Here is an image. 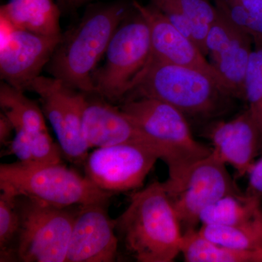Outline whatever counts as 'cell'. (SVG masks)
I'll list each match as a JSON object with an SVG mask.
<instances>
[{
	"mask_svg": "<svg viewBox=\"0 0 262 262\" xmlns=\"http://www.w3.org/2000/svg\"><path fill=\"white\" fill-rule=\"evenodd\" d=\"M115 227L136 261L171 262L181 253L182 225L163 183L158 181L133 194Z\"/></svg>",
	"mask_w": 262,
	"mask_h": 262,
	"instance_id": "obj_2",
	"label": "cell"
},
{
	"mask_svg": "<svg viewBox=\"0 0 262 262\" xmlns=\"http://www.w3.org/2000/svg\"><path fill=\"white\" fill-rule=\"evenodd\" d=\"M0 189L57 208L106 202L112 194L62 163L2 164Z\"/></svg>",
	"mask_w": 262,
	"mask_h": 262,
	"instance_id": "obj_4",
	"label": "cell"
},
{
	"mask_svg": "<svg viewBox=\"0 0 262 262\" xmlns=\"http://www.w3.org/2000/svg\"><path fill=\"white\" fill-rule=\"evenodd\" d=\"M230 97L206 72L151 57L147 69L123 102L139 98L160 100L184 115L208 116ZM122 102V103H123Z\"/></svg>",
	"mask_w": 262,
	"mask_h": 262,
	"instance_id": "obj_3",
	"label": "cell"
},
{
	"mask_svg": "<svg viewBox=\"0 0 262 262\" xmlns=\"http://www.w3.org/2000/svg\"><path fill=\"white\" fill-rule=\"evenodd\" d=\"M0 106L17 130L28 132L48 130L42 108L7 82L0 84Z\"/></svg>",
	"mask_w": 262,
	"mask_h": 262,
	"instance_id": "obj_21",
	"label": "cell"
},
{
	"mask_svg": "<svg viewBox=\"0 0 262 262\" xmlns=\"http://www.w3.org/2000/svg\"><path fill=\"white\" fill-rule=\"evenodd\" d=\"M131 3L149 27L153 57L206 72L216 80L232 98L227 85L194 40L170 23L151 3L142 5L137 0H132Z\"/></svg>",
	"mask_w": 262,
	"mask_h": 262,
	"instance_id": "obj_14",
	"label": "cell"
},
{
	"mask_svg": "<svg viewBox=\"0 0 262 262\" xmlns=\"http://www.w3.org/2000/svg\"><path fill=\"white\" fill-rule=\"evenodd\" d=\"M104 56V63L92 75L94 94L120 104L144 75L152 57L149 27L134 6L115 31Z\"/></svg>",
	"mask_w": 262,
	"mask_h": 262,
	"instance_id": "obj_6",
	"label": "cell"
},
{
	"mask_svg": "<svg viewBox=\"0 0 262 262\" xmlns=\"http://www.w3.org/2000/svg\"><path fill=\"white\" fill-rule=\"evenodd\" d=\"M106 202L79 206L72 227L65 262H113L118 238L115 221L108 216Z\"/></svg>",
	"mask_w": 262,
	"mask_h": 262,
	"instance_id": "obj_13",
	"label": "cell"
},
{
	"mask_svg": "<svg viewBox=\"0 0 262 262\" xmlns=\"http://www.w3.org/2000/svg\"><path fill=\"white\" fill-rule=\"evenodd\" d=\"M163 184L186 230L195 229L201 213L215 202L229 194L242 193L231 178L226 164L213 152Z\"/></svg>",
	"mask_w": 262,
	"mask_h": 262,
	"instance_id": "obj_8",
	"label": "cell"
},
{
	"mask_svg": "<svg viewBox=\"0 0 262 262\" xmlns=\"http://www.w3.org/2000/svg\"><path fill=\"white\" fill-rule=\"evenodd\" d=\"M8 146L9 154L15 155L20 163L34 165L62 163L61 147L53 141L48 130L15 131L14 138Z\"/></svg>",
	"mask_w": 262,
	"mask_h": 262,
	"instance_id": "obj_22",
	"label": "cell"
},
{
	"mask_svg": "<svg viewBox=\"0 0 262 262\" xmlns=\"http://www.w3.org/2000/svg\"><path fill=\"white\" fill-rule=\"evenodd\" d=\"M150 3L182 32L192 26L194 42L206 56L207 34L218 14L211 0H150Z\"/></svg>",
	"mask_w": 262,
	"mask_h": 262,
	"instance_id": "obj_18",
	"label": "cell"
},
{
	"mask_svg": "<svg viewBox=\"0 0 262 262\" xmlns=\"http://www.w3.org/2000/svg\"><path fill=\"white\" fill-rule=\"evenodd\" d=\"M83 131L90 148L120 144H139L158 151V146L119 106L95 94H86Z\"/></svg>",
	"mask_w": 262,
	"mask_h": 262,
	"instance_id": "obj_15",
	"label": "cell"
},
{
	"mask_svg": "<svg viewBox=\"0 0 262 262\" xmlns=\"http://www.w3.org/2000/svg\"><path fill=\"white\" fill-rule=\"evenodd\" d=\"M181 253L187 262H262V250L227 247L206 238L195 229L184 232Z\"/></svg>",
	"mask_w": 262,
	"mask_h": 262,
	"instance_id": "obj_19",
	"label": "cell"
},
{
	"mask_svg": "<svg viewBox=\"0 0 262 262\" xmlns=\"http://www.w3.org/2000/svg\"><path fill=\"white\" fill-rule=\"evenodd\" d=\"M119 107L158 146L168 168V179L182 175L212 149L194 139L185 115L168 103L139 98Z\"/></svg>",
	"mask_w": 262,
	"mask_h": 262,
	"instance_id": "obj_5",
	"label": "cell"
},
{
	"mask_svg": "<svg viewBox=\"0 0 262 262\" xmlns=\"http://www.w3.org/2000/svg\"><path fill=\"white\" fill-rule=\"evenodd\" d=\"M133 9L125 3L94 5L62 35L46 70L51 77L84 94H94L92 75L119 26Z\"/></svg>",
	"mask_w": 262,
	"mask_h": 262,
	"instance_id": "obj_1",
	"label": "cell"
},
{
	"mask_svg": "<svg viewBox=\"0 0 262 262\" xmlns=\"http://www.w3.org/2000/svg\"><path fill=\"white\" fill-rule=\"evenodd\" d=\"M20 228L17 196L5 189L0 194V261H15V247Z\"/></svg>",
	"mask_w": 262,
	"mask_h": 262,
	"instance_id": "obj_25",
	"label": "cell"
},
{
	"mask_svg": "<svg viewBox=\"0 0 262 262\" xmlns=\"http://www.w3.org/2000/svg\"><path fill=\"white\" fill-rule=\"evenodd\" d=\"M28 91L39 96L43 113L56 133L63 154L72 163L84 165L90 146L83 131L86 94L54 77L39 76Z\"/></svg>",
	"mask_w": 262,
	"mask_h": 262,
	"instance_id": "obj_9",
	"label": "cell"
},
{
	"mask_svg": "<svg viewBox=\"0 0 262 262\" xmlns=\"http://www.w3.org/2000/svg\"><path fill=\"white\" fill-rule=\"evenodd\" d=\"M245 101L261 136L262 152V45L253 46L244 83Z\"/></svg>",
	"mask_w": 262,
	"mask_h": 262,
	"instance_id": "obj_26",
	"label": "cell"
},
{
	"mask_svg": "<svg viewBox=\"0 0 262 262\" xmlns=\"http://www.w3.org/2000/svg\"><path fill=\"white\" fill-rule=\"evenodd\" d=\"M215 6L253 39L262 45V0H214Z\"/></svg>",
	"mask_w": 262,
	"mask_h": 262,
	"instance_id": "obj_24",
	"label": "cell"
},
{
	"mask_svg": "<svg viewBox=\"0 0 262 262\" xmlns=\"http://www.w3.org/2000/svg\"><path fill=\"white\" fill-rule=\"evenodd\" d=\"M61 10L54 0H9L0 8L2 23L47 37L61 36Z\"/></svg>",
	"mask_w": 262,
	"mask_h": 262,
	"instance_id": "obj_17",
	"label": "cell"
},
{
	"mask_svg": "<svg viewBox=\"0 0 262 262\" xmlns=\"http://www.w3.org/2000/svg\"><path fill=\"white\" fill-rule=\"evenodd\" d=\"M62 35L47 37L20 29H8L0 51L2 80L24 92L28 91L51 60Z\"/></svg>",
	"mask_w": 262,
	"mask_h": 262,
	"instance_id": "obj_12",
	"label": "cell"
},
{
	"mask_svg": "<svg viewBox=\"0 0 262 262\" xmlns=\"http://www.w3.org/2000/svg\"><path fill=\"white\" fill-rule=\"evenodd\" d=\"M15 131L13 124L10 121L4 114H0V144L1 145H9L11 138L12 133Z\"/></svg>",
	"mask_w": 262,
	"mask_h": 262,
	"instance_id": "obj_28",
	"label": "cell"
},
{
	"mask_svg": "<svg viewBox=\"0 0 262 262\" xmlns=\"http://www.w3.org/2000/svg\"><path fill=\"white\" fill-rule=\"evenodd\" d=\"M198 231L212 242L227 247L247 251L262 250V211L243 225H203Z\"/></svg>",
	"mask_w": 262,
	"mask_h": 262,
	"instance_id": "obj_23",
	"label": "cell"
},
{
	"mask_svg": "<svg viewBox=\"0 0 262 262\" xmlns=\"http://www.w3.org/2000/svg\"><path fill=\"white\" fill-rule=\"evenodd\" d=\"M93 0H62L61 4L67 9L75 10Z\"/></svg>",
	"mask_w": 262,
	"mask_h": 262,
	"instance_id": "obj_29",
	"label": "cell"
},
{
	"mask_svg": "<svg viewBox=\"0 0 262 262\" xmlns=\"http://www.w3.org/2000/svg\"><path fill=\"white\" fill-rule=\"evenodd\" d=\"M209 138L212 152L233 167L239 177L247 175L261 151L259 130L248 110L229 121L215 123Z\"/></svg>",
	"mask_w": 262,
	"mask_h": 262,
	"instance_id": "obj_16",
	"label": "cell"
},
{
	"mask_svg": "<svg viewBox=\"0 0 262 262\" xmlns=\"http://www.w3.org/2000/svg\"><path fill=\"white\" fill-rule=\"evenodd\" d=\"M158 159V151L143 144L98 147L86 158L85 177L104 192H127L143 185Z\"/></svg>",
	"mask_w": 262,
	"mask_h": 262,
	"instance_id": "obj_10",
	"label": "cell"
},
{
	"mask_svg": "<svg viewBox=\"0 0 262 262\" xmlns=\"http://www.w3.org/2000/svg\"><path fill=\"white\" fill-rule=\"evenodd\" d=\"M206 49L231 96L245 101V77L253 50L251 36L218 10L207 34Z\"/></svg>",
	"mask_w": 262,
	"mask_h": 262,
	"instance_id": "obj_11",
	"label": "cell"
},
{
	"mask_svg": "<svg viewBox=\"0 0 262 262\" xmlns=\"http://www.w3.org/2000/svg\"><path fill=\"white\" fill-rule=\"evenodd\" d=\"M262 211L261 198L248 194H229L205 209L200 217L203 225L236 226L243 225Z\"/></svg>",
	"mask_w": 262,
	"mask_h": 262,
	"instance_id": "obj_20",
	"label": "cell"
},
{
	"mask_svg": "<svg viewBox=\"0 0 262 262\" xmlns=\"http://www.w3.org/2000/svg\"><path fill=\"white\" fill-rule=\"evenodd\" d=\"M248 183L246 194L262 196V156L253 164L247 173Z\"/></svg>",
	"mask_w": 262,
	"mask_h": 262,
	"instance_id": "obj_27",
	"label": "cell"
},
{
	"mask_svg": "<svg viewBox=\"0 0 262 262\" xmlns=\"http://www.w3.org/2000/svg\"><path fill=\"white\" fill-rule=\"evenodd\" d=\"M58 1H59L60 3H61L62 0H58Z\"/></svg>",
	"mask_w": 262,
	"mask_h": 262,
	"instance_id": "obj_30",
	"label": "cell"
},
{
	"mask_svg": "<svg viewBox=\"0 0 262 262\" xmlns=\"http://www.w3.org/2000/svg\"><path fill=\"white\" fill-rule=\"evenodd\" d=\"M20 228L15 260L64 262L79 206L57 208L17 196Z\"/></svg>",
	"mask_w": 262,
	"mask_h": 262,
	"instance_id": "obj_7",
	"label": "cell"
}]
</instances>
